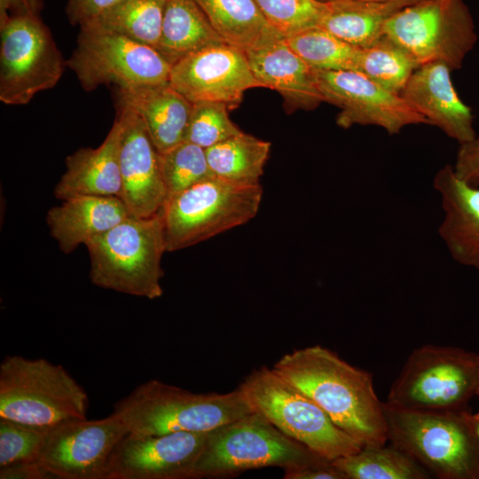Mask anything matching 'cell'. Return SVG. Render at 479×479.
Here are the masks:
<instances>
[{
    "label": "cell",
    "instance_id": "1",
    "mask_svg": "<svg viewBox=\"0 0 479 479\" xmlns=\"http://www.w3.org/2000/svg\"><path fill=\"white\" fill-rule=\"evenodd\" d=\"M272 369L318 404L362 446L388 441L382 402L369 372L320 345L294 349L280 357Z\"/></svg>",
    "mask_w": 479,
    "mask_h": 479
},
{
    "label": "cell",
    "instance_id": "2",
    "mask_svg": "<svg viewBox=\"0 0 479 479\" xmlns=\"http://www.w3.org/2000/svg\"><path fill=\"white\" fill-rule=\"evenodd\" d=\"M254 411L240 386L224 394L193 393L150 380L118 401L112 413L128 433L153 436L208 432Z\"/></svg>",
    "mask_w": 479,
    "mask_h": 479
},
{
    "label": "cell",
    "instance_id": "3",
    "mask_svg": "<svg viewBox=\"0 0 479 479\" xmlns=\"http://www.w3.org/2000/svg\"><path fill=\"white\" fill-rule=\"evenodd\" d=\"M387 439L432 476L479 479V441L469 408L460 411L409 410L382 402Z\"/></svg>",
    "mask_w": 479,
    "mask_h": 479
},
{
    "label": "cell",
    "instance_id": "4",
    "mask_svg": "<svg viewBox=\"0 0 479 479\" xmlns=\"http://www.w3.org/2000/svg\"><path fill=\"white\" fill-rule=\"evenodd\" d=\"M85 246L94 285L149 300L162 295L161 257L167 251L161 211L150 217L129 216Z\"/></svg>",
    "mask_w": 479,
    "mask_h": 479
},
{
    "label": "cell",
    "instance_id": "5",
    "mask_svg": "<svg viewBox=\"0 0 479 479\" xmlns=\"http://www.w3.org/2000/svg\"><path fill=\"white\" fill-rule=\"evenodd\" d=\"M88 396L60 365L6 356L0 365V418L51 428L86 419Z\"/></svg>",
    "mask_w": 479,
    "mask_h": 479
},
{
    "label": "cell",
    "instance_id": "6",
    "mask_svg": "<svg viewBox=\"0 0 479 479\" xmlns=\"http://www.w3.org/2000/svg\"><path fill=\"white\" fill-rule=\"evenodd\" d=\"M327 459L290 438L254 411L208 433L193 479L226 477L249 469L283 470Z\"/></svg>",
    "mask_w": 479,
    "mask_h": 479
},
{
    "label": "cell",
    "instance_id": "7",
    "mask_svg": "<svg viewBox=\"0 0 479 479\" xmlns=\"http://www.w3.org/2000/svg\"><path fill=\"white\" fill-rule=\"evenodd\" d=\"M261 185L210 177L169 197L161 216L167 252L184 249L247 224L257 214Z\"/></svg>",
    "mask_w": 479,
    "mask_h": 479
},
{
    "label": "cell",
    "instance_id": "8",
    "mask_svg": "<svg viewBox=\"0 0 479 479\" xmlns=\"http://www.w3.org/2000/svg\"><path fill=\"white\" fill-rule=\"evenodd\" d=\"M479 389V354L427 344L408 356L389 390L388 404L409 410L460 411Z\"/></svg>",
    "mask_w": 479,
    "mask_h": 479
},
{
    "label": "cell",
    "instance_id": "9",
    "mask_svg": "<svg viewBox=\"0 0 479 479\" xmlns=\"http://www.w3.org/2000/svg\"><path fill=\"white\" fill-rule=\"evenodd\" d=\"M240 387L255 411L282 433L329 460L356 453L363 447L272 368L253 371Z\"/></svg>",
    "mask_w": 479,
    "mask_h": 479
},
{
    "label": "cell",
    "instance_id": "10",
    "mask_svg": "<svg viewBox=\"0 0 479 479\" xmlns=\"http://www.w3.org/2000/svg\"><path fill=\"white\" fill-rule=\"evenodd\" d=\"M383 35L403 48L418 67L443 62L460 69L477 42L475 25L463 0H420L394 13Z\"/></svg>",
    "mask_w": 479,
    "mask_h": 479
},
{
    "label": "cell",
    "instance_id": "11",
    "mask_svg": "<svg viewBox=\"0 0 479 479\" xmlns=\"http://www.w3.org/2000/svg\"><path fill=\"white\" fill-rule=\"evenodd\" d=\"M86 91L169 82L171 65L153 47L89 23L80 27L76 47L67 60Z\"/></svg>",
    "mask_w": 479,
    "mask_h": 479
},
{
    "label": "cell",
    "instance_id": "12",
    "mask_svg": "<svg viewBox=\"0 0 479 479\" xmlns=\"http://www.w3.org/2000/svg\"><path fill=\"white\" fill-rule=\"evenodd\" d=\"M0 100L27 104L35 94L53 88L67 60L40 16L0 19Z\"/></svg>",
    "mask_w": 479,
    "mask_h": 479
},
{
    "label": "cell",
    "instance_id": "13",
    "mask_svg": "<svg viewBox=\"0 0 479 479\" xmlns=\"http://www.w3.org/2000/svg\"><path fill=\"white\" fill-rule=\"evenodd\" d=\"M314 73L324 102L341 109L336 123L342 129L373 125L383 129L389 135H396L409 125H430L401 95L388 90L359 72L314 69Z\"/></svg>",
    "mask_w": 479,
    "mask_h": 479
},
{
    "label": "cell",
    "instance_id": "14",
    "mask_svg": "<svg viewBox=\"0 0 479 479\" xmlns=\"http://www.w3.org/2000/svg\"><path fill=\"white\" fill-rule=\"evenodd\" d=\"M209 432L128 433L111 452L102 479H193Z\"/></svg>",
    "mask_w": 479,
    "mask_h": 479
},
{
    "label": "cell",
    "instance_id": "15",
    "mask_svg": "<svg viewBox=\"0 0 479 479\" xmlns=\"http://www.w3.org/2000/svg\"><path fill=\"white\" fill-rule=\"evenodd\" d=\"M127 434L113 413L67 421L49 429L37 461L57 479H102L111 452Z\"/></svg>",
    "mask_w": 479,
    "mask_h": 479
},
{
    "label": "cell",
    "instance_id": "16",
    "mask_svg": "<svg viewBox=\"0 0 479 479\" xmlns=\"http://www.w3.org/2000/svg\"><path fill=\"white\" fill-rule=\"evenodd\" d=\"M169 84L192 104L217 102L239 106L246 90L263 85L244 51L226 43L208 47L171 67Z\"/></svg>",
    "mask_w": 479,
    "mask_h": 479
},
{
    "label": "cell",
    "instance_id": "17",
    "mask_svg": "<svg viewBox=\"0 0 479 479\" xmlns=\"http://www.w3.org/2000/svg\"><path fill=\"white\" fill-rule=\"evenodd\" d=\"M122 124L119 164L122 200L130 216L158 214L168 194L163 183L159 152L142 119L131 109L118 106Z\"/></svg>",
    "mask_w": 479,
    "mask_h": 479
},
{
    "label": "cell",
    "instance_id": "18",
    "mask_svg": "<svg viewBox=\"0 0 479 479\" xmlns=\"http://www.w3.org/2000/svg\"><path fill=\"white\" fill-rule=\"evenodd\" d=\"M451 72L443 62L421 65L413 71L400 95L430 125L462 145L476 136L474 115L459 98Z\"/></svg>",
    "mask_w": 479,
    "mask_h": 479
},
{
    "label": "cell",
    "instance_id": "19",
    "mask_svg": "<svg viewBox=\"0 0 479 479\" xmlns=\"http://www.w3.org/2000/svg\"><path fill=\"white\" fill-rule=\"evenodd\" d=\"M433 187L444 214L438 234L450 255L479 271V186L460 179L452 165L446 164L436 173Z\"/></svg>",
    "mask_w": 479,
    "mask_h": 479
},
{
    "label": "cell",
    "instance_id": "20",
    "mask_svg": "<svg viewBox=\"0 0 479 479\" xmlns=\"http://www.w3.org/2000/svg\"><path fill=\"white\" fill-rule=\"evenodd\" d=\"M246 54L256 80L263 88L278 91L288 112L314 110L324 102L314 69L290 48L286 38Z\"/></svg>",
    "mask_w": 479,
    "mask_h": 479
},
{
    "label": "cell",
    "instance_id": "21",
    "mask_svg": "<svg viewBox=\"0 0 479 479\" xmlns=\"http://www.w3.org/2000/svg\"><path fill=\"white\" fill-rule=\"evenodd\" d=\"M121 133L122 124L116 118L100 145L82 147L68 155L66 171L54 188L55 197L62 200L77 195L120 197Z\"/></svg>",
    "mask_w": 479,
    "mask_h": 479
},
{
    "label": "cell",
    "instance_id": "22",
    "mask_svg": "<svg viewBox=\"0 0 479 479\" xmlns=\"http://www.w3.org/2000/svg\"><path fill=\"white\" fill-rule=\"evenodd\" d=\"M116 98L142 119L159 153L185 141L192 104L169 82L117 89Z\"/></svg>",
    "mask_w": 479,
    "mask_h": 479
},
{
    "label": "cell",
    "instance_id": "23",
    "mask_svg": "<svg viewBox=\"0 0 479 479\" xmlns=\"http://www.w3.org/2000/svg\"><path fill=\"white\" fill-rule=\"evenodd\" d=\"M130 216L120 197L77 195L51 208L46 223L59 249L70 254L79 245Z\"/></svg>",
    "mask_w": 479,
    "mask_h": 479
},
{
    "label": "cell",
    "instance_id": "24",
    "mask_svg": "<svg viewBox=\"0 0 479 479\" xmlns=\"http://www.w3.org/2000/svg\"><path fill=\"white\" fill-rule=\"evenodd\" d=\"M418 2V1H417ZM410 0H332L318 27L359 48L373 44L383 35L386 21Z\"/></svg>",
    "mask_w": 479,
    "mask_h": 479
},
{
    "label": "cell",
    "instance_id": "25",
    "mask_svg": "<svg viewBox=\"0 0 479 479\" xmlns=\"http://www.w3.org/2000/svg\"><path fill=\"white\" fill-rule=\"evenodd\" d=\"M224 42L195 0H168L156 51L171 65Z\"/></svg>",
    "mask_w": 479,
    "mask_h": 479
},
{
    "label": "cell",
    "instance_id": "26",
    "mask_svg": "<svg viewBox=\"0 0 479 479\" xmlns=\"http://www.w3.org/2000/svg\"><path fill=\"white\" fill-rule=\"evenodd\" d=\"M228 44L245 52L285 38L268 22L255 0H195Z\"/></svg>",
    "mask_w": 479,
    "mask_h": 479
},
{
    "label": "cell",
    "instance_id": "27",
    "mask_svg": "<svg viewBox=\"0 0 479 479\" xmlns=\"http://www.w3.org/2000/svg\"><path fill=\"white\" fill-rule=\"evenodd\" d=\"M271 143L243 131L206 149L214 177L240 185H260Z\"/></svg>",
    "mask_w": 479,
    "mask_h": 479
},
{
    "label": "cell",
    "instance_id": "28",
    "mask_svg": "<svg viewBox=\"0 0 479 479\" xmlns=\"http://www.w3.org/2000/svg\"><path fill=\"white\" fill-rule=\"evenodd\" d=\"M347 479H428L432 475L398 447L363 446L356 453L332 460Z\"/></svg>",
    "mask_w": 479,
    "mask_h": 479
},
{
    "label": "cell",
    "instance_id": "29",
    "mask_svg": "<svg viewBox=\"0 0 479 479\" xmlns=\"http://www.w3.org/2000/svg\"><path fill=\"white\" fill-rule=\"evenodd\" d=\"M167 1L119 0L90 23L156 50Z\"/></svg>",
    "mask_w": 479,
    "mask_h": 479
},
{
    "label": "cell",
    "instance_id": "30",
    "mask_svg": "<svg viewBox=\"0 0 479 479\" xmlns=\"http://www.w3.org/2000/svg\"><path fill=\"white\" fill-rule=\"evenodd\" d=\"M286 41L314 69H357L360 48L339 39L320 27L296 33L287 37Z\"/></svg>",
    "mask_w": 479,
    "mask_h": 479
},
{
    "label": "cell",
    "instance_id": "31",
    "mask_svg": "<svg viewBox=\"0 0 479 479\" xmlns=\"http://www.w3.org/2000/svg\"><path fill=\"white\" fill-rule=\"evenodd\" d=\"M417 67L403 48L383 35L373 44L360 48L357 72L400 95Z\"/></svg>",
    "mask_w": 479,
    "mask_h": 479
},
{
    "label": "cell",
    "instance_id": "32",
    "mask_svg": "<svg viewBox=\"0 0 479 479\" xmlns=\"http://www.w3.org/2000/svg\"><path fill=\"white\" fill-rule=\"evenodd\" d=\"M168 199L204 179L213 177L206 149L188 141L159 153ZM167 199V200H168Z\"/></svg>",
    "mask_w": 479,
    "mask_h": 479
},
{
    "label": "cell",
    "instance_id": "33",
    "mask_svg": "<svg viewBox=\"0 0 479 479\" xmlns=\"http://www.w3.org/2000/svg\"><path fill=\"white\" fill-rule=\"evenodd\" d=\"M268 22L285 38L318 27L326 3L318 0H255Z\"/></svg>",
    "mask_w": 479,
    "mask_h": 479
},
{
    "label": "cell",
    "instance_id": "34",
    "mask_svg": "<svg viewBox=\"0 0 479 479\" xmlns=\"http://www.w3.org/2000/svg\"><path fill=\"white\" fill-rule=\"evenodd\" d=\"M228 111V106L222 103L192 104L185 141L208 149L241 132L230 119Z\"/></svg>",
    "mask_w": 479,
    "mask_h": 479
},
{
    "label": "cell",
    "instance_id": "35",
    "mask_svg": "<svg viewBox=\"0 0 479 479\" xmlns=\"http://www.w3.org/2000/svg\"><path fill=\"white\" fill-rule=\"evenodd\" d=\"M49 429L0 418V467L37 461Z\"/></svg>",
    "mask_w": 479,
    "mask_h": 479
},
{
    "label": "cell",
    "instance_id": "36",
    "mask_svg": "<svg viewBox=\"0 0 479 479\" xmlns=\"http://www.w3.org/2000/svg\"><path fill=\"white\" fill-rule=\"evenodd\" d=\"M452 167L460 179L471 185L479 186V135L459 145Z\"/></svg>",
    "mask_w": 479,
    "mask_h": 479
},
{
    "label": "cell",
    "instance_id": "37",
    "mask_svg": "<svg viewBox=\"0 0 479 479\" xmlns=\"http://www.w3.org/2000/svg\"><path fill=\"white\" fill-rule=\"evenodd\" d=\"M119 0H67L66 13L73 26H84L96 20Z\"/></svg>",
    "mask_w": 479,
    "mask_h": 479
},
{
    "label": "cell",
    "instance_id": "38",
    "mask_svg": "<svg viewBox=\"0 0 479 479\" xmlns=\"http://www.w3.org/2000/svg\"><path fill=\"white\" fill-rule=\"evenodd\" d=\"M283 477L285 479H347L345 475L329 459L286 469Z\"/></svg>",
    "mask_w": 479,
    "mask_h": 479
},
{
    "label": "cell",
    "instance_id": "39",
    "mask_svg": "<svg viewBox=\"0 0 479 479\" xmlns=\"http://www.w3.org/2000/svg\"><path fill=\"white\" fill-rule=\"evenodd\" d=\"M1 479H50L53 475L38 461L17 463L0 467Z\"/></svg>",
    "mask_w": 479,
    "mask_h": 479
},
{
    "label": "cell",
    "instance_id": "40",
    "mask_svg": "<svg viewBox=\"0 0 479 479\" xmlns=\"http://www.w3.org/2000/svg\"><path fill=\"white\" fill-rule=\"evenodd\" d=\"M43 0H0V19L8 16H40Z\"/></svg>",
    "mask_w": 479,
    "mask_h": 479
},
{
    "label": "cell",
    "instance_id": "41",
    "mask_svg": "<svg viewBox=\"0 0 479 479\" xmlns=\"http://www.w3.org/2000/svg\"><path fill=\"white\" fill-rule=\"evenodd\" d=\"M470 421L474 429V432L476 436V438L479 441V413H470Z\"/></svg>",
    "mask_w": 479,
    "mask_h": 479
},
{
    "label": "cell",
    "instance_id": "42",
    "mask_svg": "<svg viewBox=\"0 0 479 479\" xmlns=\"http://www.w3.org/2000/svg\"><path fill=\"white\" fill-rule=\"evenodd\" d=\"M318 1L324 2V3H327V2H330V1H332V0H318Z\"/></svg>",
    "mask_w": 479,
    "mask_h": 479
},
{
    "label": "cell",
    "instance_id": "43",
    "mask_svg": "<svg viewBox=\"0 0 479 479\" xmlns=\"http://www.w3.org/2000/svg\"><path fill=\"white\" fill-rule=\"evenodd\" d=\"M381 1H385V0H381ZM410 1H415V2H417V1H420V0H410Z\"/></svg>",
    "mask_w": 479,
    "mask_h": 479
},
{
    "label": "cell",
    "instance_id": "44",
    "mask_svg": "<svg viewBox=\"0 0 479 479\" xmlns=\"http://www.w3.org/2000/svg\"><path fill=\"white\" fill-rule=\"evenodd\" d=\"M476 396H478V397H479V389H478V390H477V395H476Z\"/></svg>",
    "mask_w": 479,
    "mask_h": 479
}]
</instances>
